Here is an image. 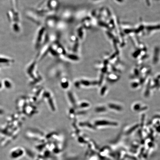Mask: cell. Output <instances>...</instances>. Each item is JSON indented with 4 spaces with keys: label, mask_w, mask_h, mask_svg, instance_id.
Listing matches in <instances>:
<instances>
[{
    "label": "cell",
    "mask_w": 160,
    "mask_h": 160,
    "mask_svg": "<svg viewBox=\"0 0 160 160\" xmlns=\"http://www.w3.org/2000/svg\"><path fill=\"white\" fill-rule=\"evenodd\" d=\"M110 107L112 108H113V109L116 108V109H121V108H119V107H117V106H116V107H115V106H114V105H110Z\"/></svg>",
    "instance_id": "obj_2"
},
{
    "label": "cell",
    "mask_w": 160,
    "mask_h": 160,
    "mask_svg": "<svg viewBox=\"0 0 160 160\" xmlns=\"http://www.w3.org/2000/svg\"><path fill=\"white\" fill-rule=\"evenodd\" d=\"M99 124L100 125H106L107 124L109 125H115V123H111L109 122H106V121H102L101 122H100L99 123Z\"/></svg>",
    "instance_id": "obj_1"
}]
</instances>
